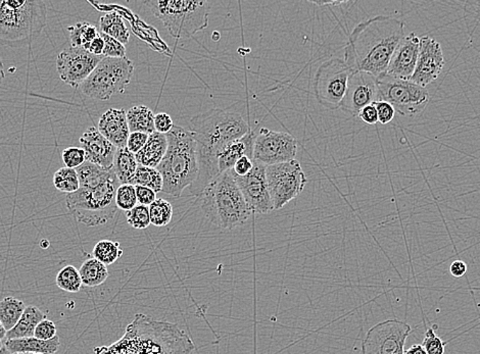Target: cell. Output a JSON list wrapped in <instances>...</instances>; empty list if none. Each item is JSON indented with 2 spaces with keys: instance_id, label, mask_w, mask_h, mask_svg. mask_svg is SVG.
Returning <instances> with one entry per match:
<instances>
[{
  "instance_id": "6da1fadb",
  "label": "cell",
  "mask_w": 480,
  "mask_h": 354,
  "mask_svg": "<svg viewBox=\"0 0 480 354\" xmlns=\"http://www.w3.org/2000/svg\"><path fill=\"white\" fill-rule=\"evenodd\" d=\"M189 133L195 139L198 174L189 190L200 197L207 186L220 175L218 155L224 146L248 134L251 128L237 112L213 109L196 114L189 122Z\"/></svg>"
},
{
  "instance_id": "7a4b0ae2",
  "label": "cell",
  "mask_w": 480,
  "mask_h": 354,
  "mask_svg": "<svg viewBox=\"0 0 480 354\" xmlns=\"http://www.w3.org/2000/svg\"><path fill=\"white\" fill-rule=\"evenodd\" d=\"M405 23L389 16H377L358 24L345 47V61L352 72L378 78L387 73L392 55L405 37Z\"/></svg>"
},
{
  "instance_id": "3957f363",
  "label": "cell",
  "mask_w": 480,
  "mask_h": 354,
  "mask_svg": "<svg viewBox=\"0 0 480 354\" xmlns=\"http://www.w3.org/2000/svg\"><path fill=\"white\" fill-rule=\"evenodd\" d=\"M195 346L176 324L137 314L125 334L110 346L96 347V354H193Z\"/></svg>"
},
{
  "instance_id": "277c9868",
  "label": "cell",
  "mask_w": 480,
  "mask_h": 354,
  "mask_svg": "<svg viewBox=\"0 0 480 354\" xmlns=\"http://www.w3.org/2000/svg\"><path fill=\"white\" fill-rule=\"evenodd\" d=\"M80 187L67 194L69 211L78 222L88 227L101 226L112 220L117 213L116 194L119 180L113 170H105L85 162L76 169Z\"/></svg>"
},
{
  "instance_id": "5b68a950",
  "label": "cell",
  "mask_w": 480,
  "mask_h": 354,
  "mask_svg": "<svg viewBox=\"0 0 480 354\" xmlns=\"http://www.w3.org/2000/svg\"><path fill=\"white\" fill-rule=\"evenodd\" d=\"M200 197L205 217L220 229L232 230L244 226L251 218V209L232 170L219 175Z\"/></svg>"
},
{
  "instance_id": "8992f818",
  "label": "cell",
  "mask_w": 480,
  "mask_h": 354,
  "mask_svg": "<svg viewBox=\"0 0 480 354\" xmlns=\"http://www.w3.org/2000/svg\"><path fill=\"white\" fill-rule=\"evenodd\" d=\"M166 136L167 153L156 169L163 177L161 192L178 199L198 177L195 142L189 131L178 126H174Z\"/></svg>"
},
{
  "instance_id": "52a82bcc",
  "label": "cell",
  "mask_w": 480,
  "mask_h": 354,
  "mask_svg": "<svg viewBox=\"0 0 480 354\" xmlns=\"http://www.w3.org/2000/svg\"><path fill=\"white\" fill-rule=\"evenodd\" d=\"M47 23L41 0H0V45L22 47L40 36Z\"/></svg>"
},
{
  "instance_id": "ba28073f",
  "label": "cell",
  "mask_w": 480,
  "mask_h": 354,
  "mask_svg": "<svg viewBox=\"0 0 480 354\" xmlns=\"http://www.w3.org/2000/svg\"><path fill=\"white\" fill-rule=\"evenodd\" d=\"M170 35L186 40L209 26L212 2L187 0H152L145 2Z\"/></svg>"
},
{
  "instance_id": "9c48e42d",
  "label": "cell",
  "mask_w": 480,
  "mask_h": 354,
  "mask_svg": "<svg viewBox=\"0 0 480 354\" xmlns=\"http://www.w3.org/2000/svg\"><path fill=\"white\" fill-rule=\"evenodd\" d=\"M133 73L134 64L128 57H103L79 89L92 100H108L115 94L124 93Z\"/></svg>"
},
{
  "instance_id": "30bf717a",
  "label": "cell",
  "mask_w": 480,
  "mask_h": 354,
  "mask_svg": "<svg viewBox=\"0 0 480 354\" xmlns=\"http://www.w3.org/2000/svg\"><path fill=\"white\" fill-rule=\"evenodd\" d=\"M377 86L379 100L391 103L401 116H418L426 109L430 100L425 87L419 86L410 80L382 75L377 78Z\"/></svg>"
},
{
  "instance_id": "8fae6325",
  "label": "cell",
  "mask_w": 480,
  "mask_h": 354,
  "mask_svg": "<svg viewBox=\"0 0 480 354\" xmlns=\"http://www.w3.org/2000/svg\"><path fill=\"white\" fill-rule=\"evenodd\" d=\"M352 70L345 59L333 57L319 66L314 82L318 102L325 109H341Z\"/></svg>"
},
{
  "instance_id": "7c38bea8",
  "label": "cell",
  "mask_w": 480,
  "mask_h": 354,
  "mask_svg": "<svg viewBox=\"0 0 480 354\" xmlns=\"http://www.w3.org/2000/svg\"><path fill=\"white\" fill-rule=\"evenodd\" d=\"M266 177L274 211L285 208L288 202L299 197L308 182L297 160L267 165Z\"/></svg>"
},
{
  "instance_id": "4fadbf2b",
  "label": "cell",
  "mask_w": 480,
  "mask_h": 354,
  "mask_svg": "<svg viewBox=\"0 0 480 354\" xmlns=\"http://www.w3.org/2000/svg\"><path fill=\"white\" fill-rule=\"evenodd\" d=\"M412 332L409 324L396 319L378 323L367 332L362 354H404L406 340Z\"/></svg>"
},
{
  "instance_id": "5bb4252c",
  "label": "cell",
  "mask_w": 480,
  "mask_h": 354,
  "mask_svg": "<svg viewBox=\"0 0 480 354\" xmlns=\"http://www.w3.org/2000/svg\"><path fill=\"white\" fill-rule=\"evenodd\" d=\"M297 153V139L288 133L263 128L256 135L253 160L266 167L292 162L295 160Z\"/></svg>"
},
{
  "instance_id": "9a60e30c",
  "label": "cell",
  "mask_w": 480,
  "mask_h": 354,
  "mask_svg": "<svg viewBox=\"0 0 480 354\" xmlns=\"http://www.w3.org/2000/svg\"><path fill=\"white\" fill-rule=\"evenodd\" d=\"M90 54L84 48L69 47L57 55V70L59 78L72 87H79L103 59Z\"/></svg>"
},
{
  "instance_id": "2e32d148",
  "label": "cell",
  "mask_w": 480,
  "mask_h": 354,
  "mask_svg": "<svg viewBox=\"0 0 480 354\" xmlns=\"http://www.w3.org/2000/svg\"><path fill=\"white\" fill-rule=\"evenodd\" d=\"M233 177L251 213L266 215L274 211L269 188H268L266 165L253 160V169L251 170V173L244 177L233 174Z\"/></svg>"
},
{
  "instance_id": "e0dca14e",
  "label": "cell",
  "mask_w": 480,
  "mask_h": 354,
  "mask_svg": "<svg viewBox=\"0 0 480 354\" xmlns=\"http://www.w3.org/2000/svg\"><path fill=\"white\" fill-rule=\"evenodd\" d=\"M379 100L377 78L365 72H354L348 78L347 91L341 102V109L358 117L367 105Z\"/></svg>"
},
{
  "instance_id": "ac0fdd59",
  "label": "cell",
  "mask_w": 480,
  "mask_h": 354,
  "mask_svg": "<svg viewBox=\"0 0 480 354\" xmlns=\"http://www.w3.org/2000/svg\"><path fill=\"white\" fill-rule=\"evenodd\" d=\"M445 64L444 52L440 42L430 36L421 37L418 61L410 81L426 88L442 73Z\"/></svg>"
},
{
  "instance_id": "d6986e66",
  "label": "cell",
  "mask_w": 480,
  "mask_h": 354,
  "mask_svg": "<svg viewBox=\"0 0 480 354\" xmlns=\"http://www.w3.org/2000/svg\"><path fill=\"white\" fill-rule=\"evenodd\" d=\"M420 50V37L414 32L405 35L392 55L384 75L401 80H411L416 69Z\"/></svg>"
},
{
  "instance_id": "ffe728a7",
  "label": "cell",
  "mask_w": 480,
  "mask_h": 354,
  "mask_svg": "<svg viewBox=\"0 0 480 354\" xmlns=\"http://www.w3.org/2000/svg\"><path fill=\"white\" fill-rule=\"evenodd\" d=\"M86 162L105 170H112L117 147L101 134L98 129L90 127L80 138Z\"/></svg>"
},
{
  "instance_id": "44dd1931",
  "label": "cell",
  "mask_w": 480,
  "mask_h": 354,
  "mask_svg": "<svg viewBox=\"0 0 480 354\" xmlns=\"http://www.w3.org/2000/svg\"><path fill=\"white\" fill-rule=\"evenodd\" d=\"M98 130L113 146L124 148L130 135L127 112L123 109L107 110L99 119Z\"/></svg>"
},
{
  "instance_id": "7402d4cb",
  "label": "cell",
  "mask_w": 480,
  "mask_h": 354,
  "mask_svg": "<svg viewBox=\"0 0 480 354\" xmlns=\"http://www.w3.org/2000/svg\"><path fill=\"white\" fill-rule=\"evenodd\" d=\"M255 140L256 134L251 130L244 137L224 146L218 155V167L220 174L232 170L234 165L244 156L253 158Z\"/></svg>"
},
{
  "instance_id": "603a6c76",
  "label": "cell",
  "mask_w": 480,
  "mask_h": 354,
  "mask_svg": "<svg viewBox=\"0 0 480 354\" xmlns=\"http://www.w3.org/2000/svg\"><path fill=\"white\" fill-rule=\"evenodd\" d=\"M59 337L55 336L48 341L35 337L6 340L4 346L11 354H55L59 348Z\"/></svg>"
},
{
  "instance_id": "cb8c5ba5",
  "label": "cell",
  "mask_w": 480,
  "mask_h": 354,
  "mask_svg": "<svg viewBox=\"0 0 480 354\" xmlns=\"http://www.w3.org/2000/svg\"><path fill=\"white\" fill-rule=\"evenodd\" d=\"M167 136L161 133L154 132L149 135L142 151L136 153V160L138 165H144V167H158L167 153Z\"/></svg>"
},
{
  "instance_id": "d4e9b609",
  "label": "cell",
  "mask_w": 480,
  "mask_h": 354,
  "mask_svg": "<svg viewBox=\"0 0 480 354\" xmlns=\"http://www.w3.org/2000/svg\"><path fill=\"white\" fill-rule=\"evenodd\" d=\"M45 319V314L38 307L29 305L25 309L17 325L6 333V340L34 337L37 325Z\"/></svg>"
},
{
  "instance_id": "484cf974",
  "label": "cell",
  "mask_w": 480,
  "mask_h": 354,
  "mask_svg": "<svg viewBox=\"0 0 480 354\" xmlns=\"http://www.w3.org/2000/svg\"><path fill=\"white\" fill-rule=\"evenodd\" d=\"M137 167L138 163L134 153H131L127 147L117 148L112 170L114 171L115 175H116L118 180H119L121 185H123V184H130Z\"/></svg>"
},
{
  "instance_id": "4316f807",
  "label": "cell",
  "mask_w": 480,
  "mask_h": 354,
  "mask_svg": "<svg viewBox=\"0 0 480 354\" xmlns=\"http://www.w3.org/2000/svg\"><path fill=\"white\" fill-rule=\"evenodd\" d=\"M154 116L151 109L145 105H137L131 107L127 112V122H128L130 133L142 132L151 135L156 132L154 130Z\"/></svg>"
},
{
  "instance_id": "83f0119b",
  "label": "cell",
  "mask_w": 480,
  "mask_h": 354,
  "mask_svg": "<svg viewBox=\"0 0 480 354\" xmlns=\"http://www.w3.org/2000/svg\"><path fill=\"white\" fill-rule=\"evenodd\" d=\"M99 29L101 33L117 39L122 45H127L130 38V31L125 25L123 18L116 11H110L99 18Z\"/></svg>"
},
{
  "instance_id": "f1b7e54d",
  "label": "cell",
  "mask_w": 480,
  "mask_h": 354,
  "mask_svg": "<svg viewBox=\"0 0 480 354\" xmlns=\"http://www.w3.org/2000/svg\"><path fill=\"white\" fill-rule=\"evenodd\" d=\"M79 273L82 284L86 287H98L103 284L108 278L107 266L98 259H89L80 266Z\"/></svg>"
},
{
  "instance_id": "f546056e",
  "label": "cell",
  "mask_w": 480,
  "mask_h": 354,
  "mask_svg": "<svg viewBox=\"0 0 480 354\" xmlns=\"http://www.w3.org/2000/svg\"><path fill=\"white\" fill-rule=\"evenodd\" d=\"M26 307L22 300L13 296H8L0 301V321L8 332L17 325Z\"/></svg>"
},
{
  "instance_id": "4dcf8cb0",
  "label": "cell",
  "mask_w": 480,
  "mask_h": 354,
  "mask_svg": "<svg viewBox=\"0 0 480 354\" xmlns=\"http://www.w3.org/2000/svg\"><path fill=\"white\" fill-rule=\"evenodd\" d=\"M72 47L88 49L90 43L99 36L98 28L87 22L76 23L68 27Z\"/></svg>"
},
{
  "instance_id": "1f68e13d",
  "label": "cell",
  "mask_w": 480,
  "mask_h": 354,
  "mask_svg": "<svg viewBox=\"0 0 480 354\" xmlns=\"http://www.w3.org/2000/svg\"><path fill=\"white\" fill-rule=\"evenodd\" d=\"M131 185L142 186V187L149 188L154 192H161L163 190V177L156 167H144V165H138L136 173L134 175Z\"/></svg>"
},
{
  "instance_id": "d6a6232c",
  "label": "cell",
  "mask_w": 480,
  "mask_h": 354,
  "mask_svg": "<svg viewBox=\"0 0 480 354\" xmlns=\"http://www.w3.org/2000/svg\"><path fill=\"white\" fill-rule=\"evenodd\" d=\"M93 259H98L105 266L116 263L118 259L123 255V250L120 247L119 242L110 240H101L94 246L92 252Z\"/></svg>"
},
{
  "instance_id": "836d02e7",
  "label": "cell",
  "mask_w": 480,
  "mask_h": 354,
  "mask_svg": "<svg viewBox=\"0 0 480 354\" xmlns=\"http://www.w3.org/2000/svg\"><path fill=\"white\" fill-rule=\"evenodd\" d=\"M55 283L57 287L62 290L70 292V293H77L82 287V280H81L79 270L74 266H66L57 273L55 278Z\"/></svg>"
},
{
  "instance_id": "e575fe53",
  "label": "cell",
  "mask_w": 480,
  "mask_h": 354,
  "mask_svg": "<svg viewBox=\"0 0 480 354\" xmlns=\"http://www.w3.org/2000/svg\"><path fill=\"white\" fill-rule=\"evenodd\" d=\"M54 184L55 187L62 193L71 194L76 192L80 187L77 171L66 167L57 170L54 175Z\"/></svg>"
},
{
  "instance_id": "d590c367",
  "label": "cell",
  "mask_w": 480,
  "mask_h": 354,
  "mask_svg": "<svg viewBox=\"0 0 480 354\" xmlns=\"http://www.w3.org/2000/svg\"><path fill=\"white\" fill-rule=\"evenodd\" d=\"M149 208L152 225L156 227H165L170 224L173 218V206L168 200L156 199Z\"/></svg>"
},
{
  "instance_id": "8d00e7d4",
  "label": "cell",
  "mask_w": 480,
  "mask_h": 354,
  "mask_svg": "<svg viewBox=\"0 0 480 354\" xmlns=\"http://www.w3.org/2000/svg\"><path fill=\"white\" fill-rule=\"evenodd\" d=\"M135 186L131 184H123L118 188L116 194V204L118 208L129 211L137 206Z\"/></svg>"
},
{
  "instance_id": "74e56055",
  "label": "cell",
  "mask_w": 480,
  "mask_h": 354,
  "mask_svg": "<svg viewBox=\"0 0 480 354\" xmlns=\"http://www.w3.org/2000/svg\"><path fill=\"white\" fill-rule=\"evenodd\" d=\"M127 223L134 229H147L151 225L149 206L137 204L131 211H127Z\"/></svg>"
},
{
  "instance_id": "f35d334b",
  "label": "cell",
  "mask_w": 480,
  "mask_h": 354,
  "mask_svg": "<svg viewBox=\"0 0 480 354\" xmlns=\"http://www.w3.org/2000/svg\"><path fill=\"white\" fill-rule=\"evenodd\" d=\"M436 329L438 326L435 325L433 328L429 327L426 330L421 346L425 349L427 354H445V342L436 335Z\"/></svg>"
},
{
  "instance_id": "ab89813d",
  "label": "cell",
  "mask_w": 480,
  "mask_h": 354,
  "mask_svg": "<svg viewBox=\"0 0 480 354\" xmlns=\"http://www.w3.org/2000/svg\"><path fill=\"white\" fill-rule=\"evenodd\" d=\"M62 162L69 169H78L85 162V153L80 147H68L62 151Z\"/></svg>"
},
{
  "instance_id": "60d3db41",
  "label": "cell",
  "mask_w": 480,
  "mask_h": 354,
  "mask_svg": "<svg viewBox=\"0 0 480 354\" xmlns=\"http://www.w3.org/2000/svg\"><path fill=\"white\" fill-rule=\"evenodd\" d=\"M103 42H105V48H103V57H113V59H121V57H126V47L122 45L117 39L113 37L105 35L101 33Z\"/></svg>"
},
{
  "instance_id": "b9f144b4",
  "label": "cell",
  "mask_w": 480,
  "mask_h": 354,
  "mask_svg": "<svg viewBox=\"0 0 480 354\" xmlns=\"http://www.w3.org/2000/svg\"><path fill=\"white\" fill-rule=\"evenodd\" d=\"M55 336H57V326H55L54 321L47 319H42L37 325L35 332H34V337L39 340H43V341H48Z\"/></svg>"
},
{
  "instance_id": "7bdbcfd3",
  "label": "cell",
  "mask_w": 480,
  "mask_h": 354,
  "mask_svg": "<svg viewBox=\"0 0 480 354\" xmlns=\"http://www.w3.org/2000/svg\"><path fill=\"white\" fill-rule=\"evenodd\" d=\"M378 114V123L382 125L392 123L394 116H396V110L392 107L391 103L387 102L384 100H378L373 103Z\"/></svg>"
},
{
  "instance_id": "ee69618b",
  "label": "cell",
  "mask_w": 480,
  "mask_h": 354,
  "mask_svg": "<svg viewBox=\"0 0 480 354\" xmlns=\"http://www.w3.org/2000/svg\"><path fill=\"white\" fill-rule=\"evenodd\" d=\"M149 134H145V133L142 132L130 133L128 141H127V148H128L131 153H134V155H136V153H139L143 148V146H145L147 139H149Z\"/></svg>"
},
{
  "instance_id": "f6af8a7d",
  "label": "cell",
  "mask_w": 480,
  "mask_h": 354,
  "mask_svg": "<svg viewBox=\"0 0 480 354\" xmlns=\"http://www.w3.org/2000/svg\"><path fill=\"white\" fill-rule=\"evenodd\" d=\"M174 127L173 119L166 112H160L154 116V130L161 134L167 135Z\"/></svg>"
},
{
  "instance_id": "bcb514c9",
  "label": "cell",
  "mask_w": 480,
  "mask_h": 354,
  "mask_svg": "<svg viewBox=\"0 0 480 354\" xmlns=\"http://www.w3.org/2000/svg\"><path fill=\"white\" fill-rule=\"evenodd\" d=\"M135 190L137 202L142 206H149L152 202L156 201V193L154 190L142 186H135Z\"/></svg>"
},
{
  "instance_id": "7dc6e473",
  "label": "cell",
  "mask_w": 480,
  "mask_h": 354,
  "mask_svg": "<svg viewBox=\"0 0 480 354\" xmlns=\"http://www.w3.org/2000/svg\"><path fill=\"white\" fill-rule=\"evenodd\" d=\"M253 169V158H248V156H244V158H240L239 162L234 165L232 171L233 172V174L236 175V176L244 177L251 173V170Z\"/></svg>"
},
{
  "instance_id": "c3c4849f",
  "label": "cell",
  "mask_w": 480,
  "mask_h": 354,
  "mask_svg": "<svg viewBox=\"0 0 480 354\" xmlns=\"http://www.w3.org/2000/svg\"><path fill=\"white\" fill-rule=\"evenodd\" d=\"M360 119L367 125H376L378 123L377 110L373 105H367L358 114Z\"/></svg>"
},
{
  "instance_id": "681fc988",
  "label": "cell",
  "mask_w": 480,
  "mask_h": 354,
  "mask_svg": "<svg viewBox=\"0 0 480 354\" xmlns=\"http://www.w3.org/2000/svg\"><path fill=\"white\" fill-rule=\"evenodd\" d=\"M450 273L455 278H462L467 273V264L460 259H457L450 266Z\"/></svg>"
},
{
  "instance_id": "f907efd6",
  "label": "cell",
  "mask_w": 480,
  "mask_h": 354,
  "mask_svg": "<svg viewBox=\"0 0 480 354\" xmlns=\"http://www.w3.org/2000/svg\"><path fill=\"white\" fill-rule=\"evenodd\" d=\"M103 48H105V42H103V37L99 35L90 43L87 52H89L90 54L94 55H103Z\"/></svg>"
},
{
  "instance_id": "816d5d0a",
  "label": "cell",
  "mask_w": 480,
  "mask_h": 354,
  "mask_svg": "<svg viewBox=\"0 0 480 354\" xmlns=\"http://www.w3.org/2000/svg\"><path fill=\"white\" fill-rule=\"evenodd\" d=\"M404 354H427L425 349L423 348V346L421 344H414L409 347V348L406 349L404 351Z\"/></svg>"
},
{
  "instance_id": "f5cc1de1",
  "label": "cell",
  "mask_w": 480,
  "mask_h": 354,
  "mask_svg": "<svg viewBox=\"0 0 480 354\" xmlns=\"http://www.w3.org/2000/svg\"><path fill=\"white\" fill-rule=\"evenodd\" d=\"M312 4H317V6H341V4H348V1H311Z\"/></svg>"
},
{
  "instance_id": "db71d44e",
  "label": "cell",
  "mask_w": 480,
  "mask_h": 354,
  "mask_svg": "<svg viewBox=\"0 0 480 354\" xmlns=\"http://www.w3.org/2000/svg\"><path fill=\"white\" fill-rule=\"evenodd\" d=\"M6 333H8V331L4 329V325H2L1 321H0V339H4L6 336Z\"/></svg>"
},
{
  "instance_id": "11a10c76",
  "label": "cell",
  "mask_w": 480,
  "mask_h": 354,
  "mask_svg": "<svg viewBox=\"0 0 480 354\" xmlns=\"http://www.w3.org/2000/svg\"><path fill=\"white\" fill-rule=\"evenodd\" d=\"M4 76H6V73H4V64H2L1 59H0V84L4 81Z\"/></svg>"
},
{
  "instance_id": "9f6ffc18",
  "label": "cell",
  "mask_w": 480,
  "mask_h": 354,
  "mask_svg": "<svg viewBox=\"0 0 480 354\" xmlns=\"http://www.w3.org/2000/svg\"><path fill=\"white\" fill-rule=\"evenodd\" d=\"M0 354H11L8 353V349L6 348V346L2 347L1 349H0Z\"/></svg>"
},
{
  "instance_id": "6f0895ef",
  "label": "cell",
  "mask_w": 480,
  "mask_h": 354,
  "mask_svg": "<svg viewBox=\"0 0 480 354\" xmlns=\"http://www.w3.org/2000/svg\"><path fill=\"white\" fill-rule=\"evenodd\" d=\"M4 342H2V340L0 339V349H1L2 347H4Z\"/></svg>"
},
{
  "instance_id": "680465c9",
  "label": "cell",
  "mask_w": 480,
  "mask_h": 354,
  "mask_svg": "<svg viewBox=\"0 0 480 354\" xmlns=\"http://www.w3.org/2000/svg\"><path fill=\"white\" fill-rule=\"evenodd\" d=\"M34 354H41V353H34Z\"/></svg>"
}]
</instances>
